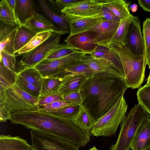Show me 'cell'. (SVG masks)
<instances>
[{
    "instance_id": "6da1fadb",
    "label": "cell",
    "mask_w": 150,
    "mask_h": 150,
    "mask_svg": "<svg viewBox=\"0 0 150 150\" xmlns=\"http://www.w3.org/2000/svg\"><path fill=\"white\" fill-rule=\"evenodd\" d=\"M127 88L124 77L111 66L105 72L87 78L81 88L84 96L82 106L95 123L123 96Z\"/></svg>"
},
{
    "instance_id": "7a4b0ae2",
    "label": "cell",
    "mask_w": 150,
    "mask_h": 150,
    "mask_svg": "<svg viewBox=\"0 0 150 150\" xmlns=\"http://www.w3.org/2000/svg\"><path fill=\"white\" fill-rule=\"evenodd\" d=\"M11 123L23 126L62 139L79 148L90 140V134L82 131L71 119L62 117L38 109L11 113Z\"/></svg>"
},
{
    "instance_id": "3957f363",
    "label": "cell",
    "mask_w": 150,
    "mask_h": 150,
    "mask_svg": "<svg viewBox=\"0 0 150 150\" xmlns=\"http://www.w3.org/2000/svg\"><path fill=\"white\" fill-rule=\"evenodd\" d=\"M112 48L121 59L127 88L133 89L140 88L145 76L147 65L145 56L133 54L124 46Z\"/></svg>"
},
{
    "instance_id": "277c9868",
    "label": "cell",
    "mask_w": 150,
    "mask_h": 150,
    "mask_svg": "<svg viewBox=\"0 0 150 150\" xmlns=\"http://www.w3.org/2000/svg\"><path fill=\"white\" fill-rule=\"evenodd\" d=\"M149 114L140 105H135L125 115L121 122L118 137L116 143L109 150H129L139 127Z\"/></svg>"
},
{
    "instance_id": "5b68a950",
    "label": "cell",
    "mask_w": 150,
    "mask_h": 150,
    "mask_svg": "<svg viewBox=\"0 0 150 150\" xmlns=\"http://www.w3.org/2000/svg\"><path fill=\"white\" fill-rule=\"evenodd\" d=\"M127 108V105L123 96L106 114L94 123L90 135L96 137L115 135L125 115Z\"/></svg>"
},
{
    "instance_id": "8992f818",
    "label": "cell",
    "mask_w": 150,
    "mask_h": 150,
    "mask_svg": "<svg viewBox=\"0 0 150 150\" xmlns=\"http://www.w3.org/2000/svg\"><path fill=\"white\" fill-rule=\"evenodd\" d=\"M39 99L28 93L15 84L0 91V102L11 113L39 109Z\"/></svg>"
},
{
    "instance_id": "52a82bcc",
    "label": "cell",
    "mask_w": 150,
    "mask_h": 150,
    "mask_svg": "<svg viewBox=\"0 0 150 150\" xmlns=\"http://www.w3.org/2000/svg\"><path fill=\"white\" fill-rule=\"evenodd\" d=\"M65 34L60 30L52 32L45 41L34 49L27 52L18 54L17 56H21V64L24 67H35L58 46L61 35Z\"/></svg>"
},
{
    "instance_id": "ba28073f",
    "label": "cell",
    "mask_w": 150,
    "mask_h": 150,
    "mask_svg": "<svg viewBox=\"0 0 150 150\" xmlns=\"http://www.w3.org/2000/svg\"><path fill=\"white\" fill-rule=\"evenodd\" d=\"M31 146L35 150H79L72 144L55 136L30 130Z\"/></svg>"
},
{
    "instance_id": "9c48e42d",
    "label": "cell",
    "mask_w": 150,
    "mask_h": 150,
    "mask_svg": "<svg viewBox=\"0 0 150 150\" xmlns=\"http://www.w3.org/2000/svg\"><path fill=\"white\" fill-rule=\"evenodd\" d=\"M88 54L82 52L54 59H45L35 67L44 78L50 77L60 72L67 67L81 60Z\"/></svg>"
},
{
    "instance_id": "30bf717a",
    "label": "cell",
    "mask_w": 150,
    "mask_h": 150,
    "mask_svg": "<svg viewBox=\"0 0 150 150\" xmlns=\"http://www.w3.org/2000/svg\"><path fill=\"white\" fill-rule=\"evenodd\" d=\"M140 22L138 17L132 16L129 23L124 47L132 53L145 55Z\"/></svg>"
},
{
    "instance_id": "8fae6325",
    "label": "cell",
    "mask_w": 150,
    "mask_h": 150,
    "mask_svg": "<svg viewBox=\"0 0 150 150\" xmlns=\"http://www.w3.org/2000/svg\"><path fill=\"white\" fill-rule=\"evenodd\" d=\"M96 33L86 31L69 35L64 40L66 44L79 51L90 54L98 45L96 41Z\"/></svg>"
},
{
    "instance_id": "7c38bea8",
    "label": "cell",
    "mask_w": 150,
    "mask_h": 150,
    "mask_svg": "<svg viewBox=\"0 0 150 150\" xmlns=\"http://www.w3.org/2000/svg\"><path fill=\"white\" fill-rule=\"evenodd\" d=\"M104 0H81L61 10L65 14L85 17L99 13L104 7Z\"/></svg>"
},
{
    "instance_id": "4fadbf2b",
    "label": "cell",
    "mask_w": 150,
    "mask_h": 150,
    "mask_svg": "<svg viewBox=\"0 0 150 150\" xmlns=\"http://www.w3.org/2000/svg\"><path fill=\"white\" fill-rule=\"evenodd\" d=\"M120 23L99 20L93 27L87 31H93L96 33V41L98 45L111 49V40Z\"/></svg>"
},
{
    "instance_id": "5bb4252c",
    "label": "cell",
    "mask_w": 150,
    "mask_h": 150,
    "mask_svg": "<svg viewBox=\"0 0 150 150\" xmlns=\"http://www.w3.org/2000/svg\"><path fill=\"white\" fill-rule=\"evenodd\" d=\"M44 13L59 27L60 30L64 33L70 34V26L64 13L61 12L55 1L52 0L38 1Z\"/></svg>"
},
{
    "instance_id": "9a60e30c",
    "label": "cell",
    "mask_w": 150,
    "mask_h": 150,
    "mask_svg": "<svg viewBox=\"0 0 150 150\" xmlns=\"http://www.w3.org/2000/svg\"><path fill=\"white\" fill-rule=\"evenodd\" d=\"M150 146V117H146L137 130L131 146L132 150H142Z\"/></svg>"
},
{
    "instance_id": "2e32d148",
    "label": "cell",
    "mask_w": 150,
    "mask_h": 150,
    "mask_svg": "<svg viewBox=\"0 0 150 150\" xmlns=\"http://www.w3.org/2000/svg\"><path fill=\"white\" fill-rule=\"evenodd\" d=\"M89 54L94 57L103 58L107 60L125 78L123 68L120 57L113 48L109 49L98 45L95 50Z\"/></svg>"
},
{
    "instance_id": "e0dca14e",
    "label": "cell",
    "mask_w": 150,
    "mask_h": 150,
    "mask_svg": "<svg viewBox=\"0 0 150 150\" xmlns=\"http://www.w3.org/2000/svg\"><path fill=\"white\" fill-rule=\"evenodd\" d=\"M88 77L84 74L72 75L64 78L58 93L62 96L79 91Z\"/></svg>"
},
{
    "instance_id": "ac0fdd59",
    "label": "cell",
    "mask_w": 150,
    "mask_h": 150,
    "mask_svg": "<svg viewBox=\"0 0 150 150\" xmlns=\"http://www.w3.org/2000/svg\"><path fill=\"white\" fill-rule=\"evenodd\" d=\"M35 13V5L31 0H16L15 15L19 25H24Z\"/></svg>"
},
{
    "instance_id": "d6986e66",
    "label": "cell",
    "mask_w": 150,
    "mask_h": 150,
    "mask_svg": "<svg viewBox=\"0 0 150 150\" xmlns=\"http://www.w3.org/2000/svg\"><path fill=\"white\" fill-rule=\"evenodd\" d=\"M65 15L70 26L71 33L69 35L86 31L93 27L99 21L92 18Z\"/></svg>"
},
{
    "instance_id": "ffe728a7",
    "label": "cell",
    "mask_w": 150,
    "mask_h": 150,
    "mask_svg": "<svg viewBox=\"0 0 150 150\" xmlns=\"http://www.w3.org/2000/svg\"><path fill=\"white\" fill-rule=\"evenodd\" d=\"M24 25L37 33L48 31L60 30L59 29H56L55 25L42 14L37 13L27 20Z\"/></svg>"
},
{
    "instance_id": "44dd1931",
    "label": "cell",
    "mask_w": 150,
    "mask_h": 150,
    "mask_svg": "<svg viewBox=\"0 0 150 150\" xmlns=\"http://www.w3.org/2000/svg\"><path fill=\"white\" fill-rule=\"evenodd\" d=\"M32 147L19 136H0V150H32Z\"/></svg>"
},
{
    "instance_id": "7402d4cb",
    "label": "cell",
    "mask_w": 150,
    "mask_h": 150,
    "mask_svg": "<svg viewBox=\"0 0 150 150\" xmlns=\"http://www.w3.org/2000/svg\"><path fill=\"white\" fill-rule=\"evenodd\" d=\"M130 1L123 0H104L103 6L110 10L120 21L129 18Z\"/></svg>"
},
{
    "instance_id": "603a6c76",
    "label": "cell",
    "mask_w": 150,
    "mask_h": 150,
    "mask_svg": "<svg viewBox=\"0 0 150 150\" xmlns=\"http://www.w3.org/2000/svg\"><path fill=\"white\" fill-rule=\"evenodd\" d=\"M93 74L88 66L81 60L71 64L60 72L50 77L63 78L68 76L78 74H84L88 77Z\"/></svg>"
},
{
    "instance_id": "cb8c5ba5",
    "label": "cell",
    "mask_w": 150,
    "mask_h": 150,
    "mask_svg": "<svg viewBox=\"0 0 150 150\" xmlns=\"http://www.w3.org/2000/svg\"><path fill=\"white\" fill-rule=\"evenodd\" d=\"M37 34L24 25H19L14 39V49L15 53L26 45Z\"/></svg>"
},
{
    "instance_id": "d4e9b609",
    "label": "cell",
    "mask_w": 150,
    "mask_h": 150,
    "mask_svg": "<svg viewBox=\"0 0 150 150\" xmlns=\"http://www.w3.org/2000/svg\"><path fill=\"white\" fill-rule=\"evenodd\" d=\"M74 124L86 133L90 135L95 122L87 110L81 106L76 115L72 119Z\"/></svg>"
},
{
    "instance_id": "484cf974",
    "label": "cell",
    "mask_w": 150,
    "mask_h": 150,
    "mask_svg": "<svg viewBox=\"0 0 150 150\" xmlns=\"http://www.w3.org/2000/svg\"><path fill=\"white\" fill-rule=\"evenodd\" d=\"M132 16V15L129 18L120 22L115 33L111 40L112 48L113 47L120 48L124 46L129 25Z\"/></svg>"
},
{
    "instance_id": "4316f807",
    "label": "cell",
    "mask_w": 150,
    "mask_h": 150,
    "mask_svg": "<svg viewBox=\"0 0 150 150\" xmlns=\"http://www.w3.org/2000/svg\"><path fill=\"white\" fill-rule=\"evenodd\" d=\"M17 73L28 82L41 89L43 77L35 67H24Z\"/></svg>"
},
{
    "instance_id": "83f0119b",
    "label": "cell",
    "mask_w": 150,
    "mask_h": 150,
    "mask_svg": "<svg viewBox=\"0 0 150 150\" xmlns=\"http://www.w3.org/2000/svg\"><path fill=\"white\" fill-rule=\"evenodd\" d=\"M87 54L81 61L88 66L93 74L105 72L109 67L112 66L109 62L104 59L94 57Z\"/></svg>"
},
{
    "instance_id": "f1b7e54d",
    "label": "cell",
    "mask_w": 150,
    "mask_h": 150,
    "mask_svg": "<svg viewBox=\"0 0 150 150\" xmlns=\"http://www.w3.org/2000/svg\"><path fill=\"white\" fill-rule=\"evenodd\" d=\"M63 79L64 78L43 77L40 96L49 94L58 93V90Z\"/></svg>"
},
{
    "instance_id": "f546056e",
    "label": "cell",
    "mask_w": 150,
    "mask_h": 150,
    "mask_svg": "<svg viewBox=\"0 0 150 150\" xmlns=\"http://www.w3.org/2000/svg\"><path fill=\"white\" fill-rule=\"evenodd\" d=\"M0 18L1 20L6 24L13 25H19L7 0H2L0 1Z\"/></svg>"
},
{
    "instance_id": "4dcf8cb0",
    "label": "cell",
    "mask_w": 150,
    "mask_h": 150,
    "mask_svg": "<svg viewBox=\"0 0 150 150\" xmlns=\"http://www.w3.org/2000/svg\"><path fill=\"white\" fill-rule=\"evenodd\" d=\"M19 26L11 32L0 37V52L3 51L9 54L15 55L14 41L17 30Z\"/></svg>"
},
{
    "instance_id": "1f68e13d",
    "label": "cell",
    "mask_w": 150,
    "mask_h": 150,
    "mask_svg": "<svg viewBox=\"0 0 150 150\" xmlns=\"http://www.w3.org/2000/svg\"><path fill=\"white\" fill-rule=\"evenodd\" d=\"M52 31H48L38 33L28 43L17 53L20 54L29 52L45 41L52 34Z\"/></svg>"
},
{
    "instance_id": "d6a6232c",
    "label": "cell",
    "mask_w": 150,
    "mask_h": 150,
    "mask_svg": "<svg viewBox=\"0 0 150 150\" xmlns=\"http://www.w3.org/2000/svg\"><path fill=\"white\" fill-rule=\"evenodd\" d=\"M79 51L66 44H59L58 46L52 50L45 59H59L71 54L81 53Z\"/></svg>"
},
{
    "instance_id": "836d02e7",
    "label": "cell",
    "mask_w": 150,
    "mask_h": 150,
    "mask_svg": "<svg viewBox=\"0 0 150 150\" xmlns=\"http://www.w3.org/2000/svg\"><path fill=\"white\" fill-rule=\"evenodd\" d=\"M137 95L138 105L150 115V85L140 88Z\"/></svg>"
},
{
    "instance_id": "e575fe53",
    "label": "cell",
    "mask_w": 150,
    "mask_h": 150,
    "mask_svg": "<svg viewBox=\"0 0 150 150\" xmlns=\"http://www.w3.org/2000/svg\"><path fill=\"white\" fill-rule=\"evenodd\" d=\"M0 62V87L6 89L15 84L16 73L7 69Z\"/></svg>"
},
{
    "instance_id": "d590c367",
    "label": "cell",
    "mask_w": 150,
    "mask_h": 150,
    "mask_svg": "<svg viewBox=\"0 0 150 150\" xmlns=\"http://www.w3.org/2000/svg\"><path fill=\"white\" fill-rule=\"evenodd\" d=\"M15 84L33 97L39 98L40 96V89L21 77L17 74V72L15 74Z\"/></svg>"
},
{
    "instance_id": "8d00e7d4",
    "label": "cell",
    "mask_w": 150,
    "mask_h": 150,
    "mask_svg": "<svg viewBox=\"0 0 150 150\" xmlns=\"http://www.w3.org/2000/svg\"><path fill=\"white\" fill-rule=\"evenodd\" d=\"M143 39L146 64L150 69V18L144 21L142 26Z\"/></svg>"
},
{
    "instance_id": "74e56055",
    "label": "cell",
    "mask_w": 150,
    "mask_h": 150,
    "mask_svg": "<svg viewBox=\"0 0 150 150\" xmlns=\"http://www.w3.org/2000/svg\"><path fill=\"white\" fill-rule=\"evenodd\" d=\"M81 106L78 105L67 106L50 113L62 117L72 119L78 114Z\"/></svg>"
},
{
    "instance_id": "f35d334b",
    "label": "cell",
    "mask_w": 150,
    "mask_h": 150,
    "mask_svg": "<svg viewBox=\"0 0 150 150\" xmlns=\"http://www.w3.org/2000/svg\"><path fill=\"white\" fill-rule=\"evenodd\" d=\"M85 17L92 18L99 20L121 22L120 19L110 10L104 6L99 13Z\"/></svg>"
},
{
    "instance_id": "ab89813d",
    "label": "cell",
    "mask_w": 150,
    "mask_h": 150,
    "mask_svg": "<svg viewBox=\"0 0 150 150\" xmlns=\"http://www.w3.org/2000/svg\"><path fill=\"white\" fill-rule=\"evenodd\" d=\"M0 60L5 67L14 73L17 72L16 69V56L9 54L4 51L0 52Z\"/></svg>"
},
{
    "instance_id": "60d3db41",
    "label": "cell",
    "mask_w": 150,
    "mask_h": 150,
    "mask_svg": "<svg viewBox=\"0 0 150 150\" xmlns=\"http://www.w3.org/2000/svg\"><path fill=\"white\" fill-rule=\"evenodd\" d=\"M62 99L67 103L82 106L84 100L83 93L81 89L79 91L62 96Z\"/></svg>"
},
{
    "instance_id": "b9f144b4",
    "label": "cell",
    "mask_w": 150,
    "mask_h": 150,
    "mask_svg": "<svg viewBox=\"0 0 150 150\" xmlns=\"http://www.w3.org/2000/svg\"><path fill=\"white\" fill-rule=\"evenodd\" d=\"M70 105H76L67 103L61 99L42 106L39 109L50 113L63 107Z\"/></svg>"
},
{
    "instance_id": "7bdbcfd3",
    "label": "cell",
    "mask_w": 150,
    "mask_h": 150,
    "mask_svg": "<svg viewBox=\"0 0 150 150\" xmlns=\"http://www.w3.org/2000/svg\"><path fill=\"white\" fill-rule=\"evenodd\" d=\"M62 98V96L58 93L49 94L40 96L38 102L39 109L53 102L61 100Z\"/></svg>"
},
{
    "instance_id": "ee69618b",
    "label": "cell",
    "mask_w": 150,
    "mask_h": 150,
    "mask_svg": "<svg viewBox=\"0 0 150 150\" xmlns=\"http://www.w3.org/2000/svg\"><path fill=\"white\" fill-rule=\"evenodd\" d=\"M0 121L1 122L6 121L10 120L11 116V113L6 108L4 104L0 102Z\"/></svg>"
},
{
    "instance_id": "f6af8a7d",
    "label": "cell",
    "mask_w": 150,
    "mask_h": 150,
    "mask_svg": "<svg viewBox=\"0 0 150 150\" xmlns=\"http://www.w3.org/2000/svg\"><path fill=\"white\" fill-rule=\"evenodd\" d=\"M81 0H57L55 1L58 7L61 10L74 4Z\"/></svg>"
},
{
    "instance_id": "bcb514c9",
    "label": "cell",
    "mask_w": 150,
    "mask_h": 150,
    "mask_svg": "<svg viewBox=\"0 0 150 150\" xmlns=\"http://www.w3.org/2000/svg\"><path fill=\"white\" fill-rule=\"evenodd\" d=\"M138 3L143 9L150 13V0H138Z\"/></svg>"
},
{
    "instance_id": "7dc6e473",
    "label": "cell",
    "mask_w": 150,
    "mask_h": 150,
    "mask_svg": "<svg viewBox=\"0 0 150 150\" xmlns=\"http://www.w3.org/2000/svg\"><path fill=\"white\" fill-rule=\"evenodd\" d=\"M7 1L9 5L10 8H11L12 11L14 13V10L16 4V0H7Z\"/></svg>"
},
{
    "instance_id": "c3c4849f",
    "label": "cell",
    "mask_w": 150,
    "mask_h": 150,
    "mask_svg": "<svg viewBox=\"0 0 150 150\" xmlns=\"http://www.w3.org/2000/svg\"><path fill=\"white\" fill-rule=\"evenodd\" d=\"M137 7L138 6L137 4H133L130 6V8L132 12H135L137 10Z\"/></svg>"
},
{
    "instance_id": "681fc988",
    "label": "cell",
    "mask_w": 150,
    "mask_h": 150,
    "mask_svg": "<svg viewBox=\"0 0 150 150\" xmlns=\"http://www.w3.org/2000/svg\"><path fill=\"white\" fill-rule=\"evenodd\" d=\"M147 85H150V73L147 79V82L146 84Z\"/></svg>"
},
{
    "instance_id": "f907efd6",
    "label": "cell",
    "mask_w": 150,
    "mask_h": 150,
    "mask_svg": "<svg viewBox=\"0 0 150 150\" xmlns=\"http://www.w3.org/2000/svg\"><path fill=\"white\" fill-rule=\"evenodd\" d=\"M89 150H98L94 146L93 147L91 148Z\"/></svg>"
},
{
    "instance_id": "816d5d0a",
    "label": "cell",
    "mask_w": 150,
    "mask_h": 150,
    "mask_svg": "<svg viewBox=\"0 0 150 150\" xmlns=\"http://www.w3.org/2000/svg\"><path fill=\"white\" fill-rule=\"evenodd\" d=\"M142 150H150V146Z\"/></svg>"
},
{
    "instance_id": "f5cc1de1",
    "label": "cell",
    "mask_w": 150,
    "mask_h": 150,
    "mask_svg": "<svg viewBox=\"0 0 150 150\" xmlns=\"http://www.w3.org/2000/svg\"><path fill=\"white\" fill-rule=\"evenodd\" d=\"M32 150H35V149H34L32 148Z\"/></svg>"
},
{
    "instance_id": "db71d44e",
    "label": "cell",
    "mask_w": 150,
    "mask_h": 150,
    "mask_svg": "<svg viewBox=\"0 0 150 150\" xmlns=\"http://www.w3.org/2000/svg\"></svg>"
},
{
    "instance_id": "11a10c76",
    "label": "cell",
    "mask_w": 150,
    "mask_h": 150,
    "mask_svg": "<svg viewBox=\"0 0 150 150\" xmlns=\"http://www.w3.org/2000/svg\"></svg>"
}]
</instances>
